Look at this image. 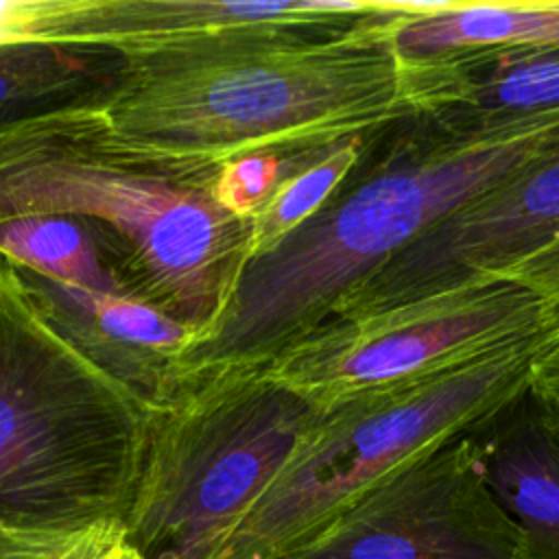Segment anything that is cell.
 <instances>
[{"instance_id":"cell-1","label":"cell","mask_w":559,"mask_h":559,"mask_svg":"<svg viewBox=\"0 0 559 559\" xmlns=\"http://www.w3.org/2000/svg\"><path fill=\"white\" fill-rule=\"evenodd\" d=\"M557 144L559 109L489 129L413 116L371 131L323 207L245 262L188 349V376L264 367L435 223Z\"/></svg>"},{"instance_id":"cell-2","label":"cell","mask_w":559,"mask_h":559,"mask_svg":"<svg viewBox=\"0 0 559 559\" xmlns=\"http://www.w3.org/2000/svg\"><path fill=\"white\" fill-rule=\"evenodd\" d=\"M406 2L345 24L240 28L131 59L103 105L129 138L225 162L371 133L428 109V66L395 46Z\"/></svg>"},{"instance_id":"cell-3","label":"cell","mask_w":559,"mask_h":559,"mask_svg":"<svg viewBox=\"0 0 559 559\" xmlns=\"http://www.w3.org/2000/svg\"><path fill=\"white\" fill-rule=\"evenodd\" d=\"M218 166L124 135L103 105L63 109L0 129V221H83L124 297L201 336L253 251L251 223L216 199Z\"/></svg>"},{"instance_id":"cell-4","label":"cell","mask_w":559,"mask_h":559,"mask_svg":"<svg viewBox=\"0 0 559 559\" xmlns=\"http://www.w3.org/2000/svg\"><path fill=\"white\" fill-rule=\"evenodd\" d=\"M151 424L0 258V559H50L94 526L124 524Z\"/></svg>"},{"instance_id":"cell-5","label":"cell","mask_w":559,"mask_h":559,"mask_svg":"<svg viewBox=\"0 0 559 559\" xmlns=\"http://www.w3.org/2000/svg\"><path fill=\"white\" fill-rule=\"evenodd\" d=\"M548 338L319 408L295 454L214 559H284L369 489L518 400Z\"/></svg>"},{"instance_id":"cell-6","label":"cell","mask_w":559,"mask_h":559,"mask_svg":"<svg viewBox=\"0 0 559 559\" xmlns=\"http://www.w3.org/2000/svg\"><path fill=\"white\" fill-rule=\"evenodd\" d=\"M317 413L260 367L188 376L153 413L129 539L146 559H214Z\"/></svg>"},{"instance_id":"cell-7","label":"cell","mask_w":559,"mask_h":559,"mask_svg":"<svg viewBox=\"0 0 559 559\" xmlns=\"http://www.w3.org/2000/svg\"><path fill=\"white\" fill-rule=\"evenodd\" d=\"M535 338H548L550 347L544 304L511 282L476 277L373 312L334 317L260 369L328 408Z\"/></svg>"},{"instance_id":"cell-8","label":"cell","mask_w":559,"mask_h":559,"mask_svg":"<svg viewBox=\"0 0 559 559\" xmlns=\"http://www.w3.org/2000/svg\"><path fill=\"white\" fill-rule=\"evenodd\" d=\"M284 559H522L472 432L408 463Z\"/></svg>"},{"instance_id":"cell-9","label":"cell","mask_w":559,"mask_h":559,"mask_svg":"<svg viewBox=\"0 0 559 559\" xmlns=\"http://www.w3.org/2000/svg\"><path fill=\"white\" fill-rule=\"evenodd\" d=\"M557 238L559 144L435 223L352 288L330 319L373 312L487 277Z\"/></svg>"},{"instance_id":"cell-10","label":"cell","mask_w":559,"mask_h":559,"mask_svg":"<svg viewBox=\"0 0 559 559\" xmlns=\"http://www.w3.org/2000/svg\"><path fill=\"white\" fill-rule=\"evenodd\" d=\"M380 0H9L7 41L98 44L140 57L190 48L240 28L345 24Z\"/></svg>"},{"instance_id":"cell-11","label":"cell","mask_w":559,"mask_h":559,"mask_svg":"<svg viewBox=\"0 0 559 559\" xmlns=\"http://www.w3.org/2000/svg\"><path fill=\"white\" fill-rule=\"evenodd\" d=\"M9 264L39 310L153 413L177 397L188 380L186 354L197 330L148 304Z\"/></svg>"},{"instance_id":"cell-12","label":"cell","mask_w":559,"mask_h":559,"mask_svg":"<svg viewBox=\"0 0 559 559\" xmlns=\"http://www.w3.org/2000/svg\"><path fill=\"white\" fill-rule=\"evenodd\" d=\"M472 437L485 483L520 533L522 559H559V404L528 384Z\"/></svg>"},{"instance_id":"cell-13","label":"cell","mask_w":559,"mask_h":559,"mask_svg":"<svg viewBox=\"0 0 559 559\" xmlns=\"http://www.w3.org/2000/svg\"><path fill=\"white\" fill-rule=\"evenodd\" d=\"M426 59V116L489 129L559 109V46L467 48Z\"/></svg>"},{"instance_id":"cell-14","label":"cell","mask_w":559,"mask_h":559,"mask_svg":"<svg viewBox=\"0 0 559 559\" xmlns=\"http://www.w3.org/2000/svg\"><path fill=\"white\" fill-rule=\"evenodd\" d=\"M129 70L131 59L111 46L39 39L0 44V129L63 109L105 105Z\"/></svg>"},{"instance_id":"cell-15","label":"cell","mask_w":559,"mask_h":559,"mask_svg":"<svg viewBox=\"0 0 559 559\" xmlns=\"http://www.w3.org/2000/svg\"><path fill=\"white\" fill-rule=\"evenodd\" d=\"M395 46L406 57L493 46H559V0L406 2L395 26Z\"/></svg>"},{"instance_id":"cell-16","label":"cell","mask_w":559,"mask_h":559,"mask_svg":"<svg viewBox=\"0 0 559 559\" xmlns=\"http://www.w3.org/2000/svg\"><path fill=\"white\" fill-rule=\"evenodd\" d=\"M0 258L70 284L122 295L92 231L79 218L17 216L0 221Z\"/></svg>"},{"instance_id":"cell-17","label":"cell","mask_w":559,"mask_h":559,"mask_svg":"<svg viewBox=\"0 0 559 559\" xmlns=\"http://www.w3.org/2000/svg\"><path fill=\"white\" fill-rule=\"evenodd\" d=\"M369 133L345 138L314 159L290 173L273 192L264 210L253 218V253L273 247L314 212L341 188L358 164ZM249 255V258H251Z\"/></svg>"},{"instance_id":"cell-18","label":"cell","mask_w":559,"mask_h":559,"mask_svg":"<svg viewBox=\"0 0 559 559\" xmlns=\"http://www.w3.org/2000/svg\"><path fill=\"white\" fill-rule=\"evenodd\" d=\"M332 144L295 151H253L225 159L221 162L216 175V199L231 216L253 223V218L271 201L277 186Z\"/></svg>"},{"instance_id":"cell-19","label":"cell","mask_w":559,"mask_h":559,"mask_svg":"<svg viewBox=\"0 0 559 559\" xmlns=\"http://www.w3.org/2000/svg\"><path fill=\"white\" fill-rule=\"evenodd\" d=\"M487 277L533 293L550 319V347L559 345V238Z\"/></svg>"},{"instance_id":"cell-20","label":"cell","mask_w":559,"mask_h":559,"mask_svg":"<svg viewBox=\"0 0 559 559\" xmlns=\"http://www.w3.org/2000/svg\"><path fill=\"white\" fill-rule=\"evenodd\" d=\"M50 559H146L142 550L129 539L122 522L94 526L70 544H66Z\"/></svg>"},{"instance_id":"cell-21","label":"cell","mask_w":559,"mask_h":559,"mask_svg":"<svg viewBox=\"0 0 559 559\" xmlns=\"http://www.w3.org/2000/svg\"><path fill=\"white\" fill-rule=\"evenodd\" d=\"M531 389L559 404V345L537 354L531 373Z\"/></svg>"}]
</instances>
